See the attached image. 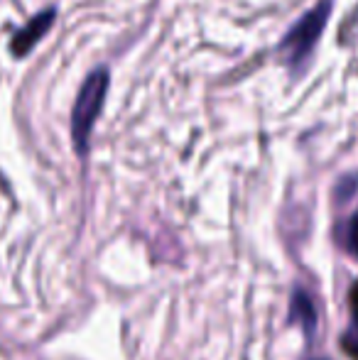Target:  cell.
Returning a JSON list of instances; mask_svg holds the SVG:
<instances>
[{"label": "cell", "instance_id": "cell-4", "mask_svg": "<svg viewBox=\"0 0 358 360\" xmlns=\"http://www.w3.org/2000/svg\"><path fill=\"white\" fill-rule=\"evenodd\" d=\"M290 321L300 323L302 331L307 333V338L314 336L317 331V307L312 302V297L305 289H297L292 294V304H290Z\"/></svg>", "mask_w": 358, "mask_h": 360}, {"label": "cell", "instance_id": "cell-6", "mask_svg": "<svg viewBox=\"0 0 358 360\" xmlns=\"http://www.w3.org/2000/svg\"><path fill=\"white\" fill-rule=\"evenodd\" d=\"M341 243H344V250L358 260V211L341 228Z\"/></svg>", "mask_w": 358, "mask_h": 360}, {"label": "cell", "instance_id": "cell-1", "mask_svg": "<svg viewBox=\"0 0 358 360\" xmlns=\"http://www.w3.org/2000/svg\"><path fill=\"white\" fill-rule=\"evenodd\" d=\"M108 94V72L106 69H96L87 76V81L82 84L77 96V103L72 110V138L74 147L79 152L89 150V140H91V130L96 125V118L103 110V101Z\"/></svg>", "mask_w": 358, "mask_h": 360}, {"label": "cell", "instance_id": "cell-3", "mask_svg": "<svg viewBox=\"0 0 358 360\" xmlns=\"http://www.w3.org/2000/svg\"><path fill=\"white\" fill-rule=\"evenodd\" d=\"M52 20H54V10H44L42 15H37V18L30 20V22L13 37V42H10V52L18 54V57L27 54L30 49H32L34 44H37L39 39L49 32V27H52Z\"/></svg>", "mask_w": 358, "mask_h": 360}, {"label": "cell", "instance_id": "cell-2", "mask_svg": "<svg viewBox=\"0 0 358 360\" xmlns=\"http://www.w3.org/2000/svg\"><path fill=\"white\" fill-rule=\"evenodd\" d=\"M329 13H331V3L329 0H321V3L317 5L314 10H309V13H307L280 42V54L292 72H300V69L307 64L312 49L317 47V39H319L321 32H324V25H326V20H329Z\"/></svg>", "mask_w": 358, "mask_h": 360}, {"label": "cell", "instance_id": "cell-5", "mask_svg": "<svg viewBox=\"0 0 358 360\" xmlns=\"http://www.w3.org/2000/svg\"><path fill=\"white\" fill-rule=\"evenodd\" d=\"M349 307H351V321L349 328L344 331V336H341V348H344L346 356L351 360H358V282L349 292Z\"/></svg>", "mask_w": 358, "mask_h": 360}]
</instances>
